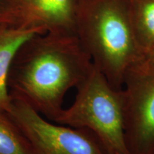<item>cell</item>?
<instances>
[{"mask_svg": "<svg viewBox=\"0 0 154 154\" xmlns=\"http://www.w3.org/2000/svg\"><path fill=\"white\" fill-rule=\"evenodd\" d=\"M37 35L17 53L7 86L10 97L54 121L63 109L67 91L79 85L94 64L76 35L51 33L42 39Z\"/></svg>", "mask_w": 154, "mask_h": 154, "instance_id": "cell-1", "label": "cell"}, {"mask_svg": "<svg viewBox=\"0 0 154 154\" xmlns=\"http://www.w3.org/2000/svg\"><path fill=\"white\" fill-rule=\"evenodd\" d=\"M76 36L93 64L115 89L143 52L136 41L128 0H79Z\"/></svg>", "mask_w": 154, "mask_h": 154, "instance_id": "cell-2", "label": "cell"}, {"mask_svg": "<svg viewBox=\"0 0 154 154\" xmlns=\"http://www.w3.org/2000/svg\"><path fill=\"white\" fill-rule=\"evenodd\" d=\"M76 89L74 101L54 122L88 130L106 154H128L121 90L115 89L94 65Z\"/></svg>", "mask_w": 154, "mask_h": 154, "instance_id": "cell-3", "label": "cell"}, {"mask_svg": "<svg viewBox=\"0 0 154 154\" xmlns=\"http://www.w3.org/2000/svg\"><path fill=\"white\" fill-rule=\"evenodd\" d=\"M7 113L35 154H106L88 130L53 124L22 100L11 97Z\"/></svg>", "mask_w": 154, "mask_h": 154, "instance_id": "cell-4", "label": "cell"}, {"mask_svg": "<svg viewBox=\"0 0 154 154\" xmlns=\"http://www.w3.org/2000/svg\"><path fill=\"white\" fill-rule=\"evenodd\" d=\"M121 93L128 154H154V71L131 69Z\"/></svg>", "mask_w": 154, "mask_h": 154, "instance_id": "cell-5", "label": "cell"}, {"mask_svg": "<svg viewBox=\"0 0 154 154\" xmlns=\"http://www.w3.org/2000/svg\"><path fill=\"white\" fill-rule=\"evenodd\" d=\"M42 26H21L0 29V111L8 113L11 106L7 81L11 63L24 44L44 30Z\"/></svg>", "mask_w": 154, "mask_h": 154, "instance_id": "cell-6", "label": "cell"}, {"mask_svg": "<svg viewBox=\"0 0 154 154\" xmlns=\"http://www.w3.org/2000/svg\"><path fill=\"white\" fill-rule=\"evenodd\" d=\"M32 4L51 33L76 35L77 0H32Z\"/></svg>", "mask_w": 154, "mask_h": 154, "instance_id": "cell-7", "label": "cell"}, {"mask_svg": "<svg viewBox=\"0 0 154 154\" xmlns=\"http://www.w3.org/2000/svg\"><path fill=\"white\" fill-rule=\"evenodd\" d=\"M128 7L135 36L143 54L154 42V0H128Z\"/></svg>", "mask_w": 154, "mask_h": 154, "instance_id": "cell-8", "label": "cell"}, {"mask_svg": "<svg viewBox=\"0 0 154 154\" xmlns=\"http://www.w3.org/2000/svg\"><path fill=\"white\" fill-rule=\"evenodd\" d=\"M0 154H35L19 126L2 111H0Z\"/></svg>", "mask_w": 154, "mask_h": 154, "instance_id": "cell-9", "label": "cell"}, {"mask_svg": "<svg viewBox=\"0 0 154 154\" xmlns=\"http://www.w3.org/2000/svg\"><path fill=\"white\" fill-rule=\"evenodd\" d=\"M131 69H137L140 70L154 71V42L146 51L139 61L135 64Z\"/></svg>", "mask_w": 154, "mask_h": 154, "instance_id": "cell-10", "label": "cell"}]
</instances>
